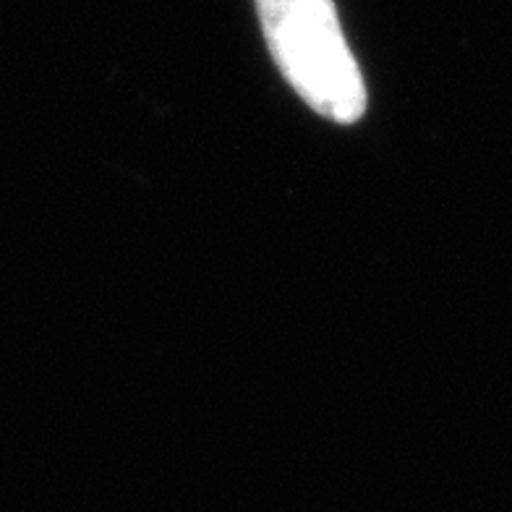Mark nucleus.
<instances>
[{"mask_svg": "<svg viewBox=\"0 0 512 512\" xmlns=\"http://www.w3.org/2000/svg\"><path fill=\"white\" fill-rule=\"evenodd\" d=\"M264 40L280 74L311 110L351 126L366 110L358 71L332 0H256Z\"/></svg>", "mask_w": 512, "mask_h": 512, "instance_id": "1", "label": "nucleus"}]
</instances>
